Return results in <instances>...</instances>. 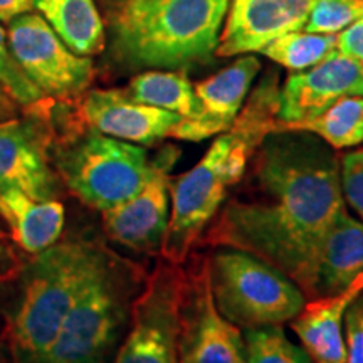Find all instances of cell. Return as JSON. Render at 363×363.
<instances>
[{
  "label": "cell",
  "mask_w": 363,
  "mask_h": 363,
  "mask_svg": "<svg viewBox=\"0 0 363 363\" xmlns=\"http://www.w3.org/2000/svg\"><path fill=\"white\" fill-rule=\"evenodd\" d=\"M254 195L220 207L211 246L252 254L310 293L321 244L345 207L340 162L305 131H274L252 157Z\"/></svg>",
  "instance_id": "obj_1"
},
{
  "label": "cell",
  "mask_w": 363,
  "mask_h": 363,
  "mask_svg": "<svg viewBox=\"0 0 363 363\" xmlns=\"http://www.w3.org/2000/svg\"><path fill=\"white\" fill-rule=\"evenodd\" d=\"M278 76L254 89L234 125L217 135L192 169L170 180V219L162 242L163 259L182 264L224 206L229 190L246 175L249 162L279 125Z\"/></svg>",
  "instance_id": "obj_2"
},
{
  "label": "cell",
  "mask_w": 363,
  "mask_h": 363,
  "mask_svg": "<svg viewBox=\"0 0 363 363\" xmlns=\"http://www.w3.org/2000/svg\"><path fill=\"white\" fill-rule=\"evenodd\" d=\"M106 251L83 238L61 239L22 267L17 303L7 326L12 363H44L67 313Z\"/></svg>",
  "instance_id": "obj_3"
},
{
  "label": "cell",
  "mask_w": 363,
  "mask_h": 363,
  "mask_svg": "<svg viewBox=\"0 0 363 363\" xmlns=\"http://www.w3.org/2000/svg\"><path fill=\"white\" fill-rule=\"evenodd\" d=\"M230 0H123L113 17V48L130 67H182L216 52Z\"/></svg>",
  "instance_id": "obj_4"
},
{
  "label": "cell",
  "mask_w": 363,
  "mask_h": 363,
  "mask_svg": "<svg viewBox=\"0 0 363 363\" xmlns=\"http://www.w3.org/2000/svg\"><path fill=\"white\" fill-rule=\"evenodd\" d=\"M143 283L138 267L106 251L44 363H113Z\"/></svg>",
  "instance_id": "obj_5"
},
{
  "label": "cell",
  "mask_w": 363,
  "mask_h": 363,
  "mask_svg": "<svg viewBox=\"0 0 363 363\" xmlns=\"http://www.w3.org/2000/svg\"><path fill=\"white\" fill-rule=\"evenodd\" d=\"M54 170L66 189L94 211L104 212L142 190L153 162L140 145L86 128L54 140Z\"/></svg>",
  "instance_id": "obj_6"
},
{
  "label": "cell",
  "mask_w": 363,
  "mask_h": 363,
  "mask_svg": "<svg viewBox=\"0 0 363 363\" xmlns=\"http://www.w3.org/2000/svg\"><path fill=\"white\" fill-rule=\"evenodd\" d=\"M207 267L216 308L238 328L281 326L305 306L301 289L252 254L222 247L207 257Z\"/></svg>",
  "instance_id": "obj_7"
},
{
  "label": "cell",
  "mask_w": 363,
  "mask_h": 363,
  "mask_svg": "<svg viewBox=\"0 0 363 363\" xmlns=\"http://www.w3.org/2000/svg\"><path fill=\"white\" fill-rule=\"evenodd\" d=\"M185 272L158 262L136 296L128 330L113 363H180V306Z\"/></svg>",
  "instance_id": "obj_8"
},
{
  "label": "cell",
  "mask_w": 363,
  "mask_h": 363,
  "mask_svg": "<svg viewBox=\"0 0 363 363\" xmlns=\"http://www.w3.org/2000/svg\"><path fill=\"white\" fill-rule=\"evenodd\" d=\"M7 40L17 65L45 98L67 101L88 91L93 61L72 52L39 13L27 12L9 22Z\"/></svg>",
  "instance_id": "obj_9"
},
{
  "label": "cell",
  "mask_w": 363,
  "mask_h": 363,
  "mask_svg": "<svg viewBox=\"0 0 363 363\" xmlns=\"http://www.w3.org/2000/svg\"><path fill=\"white\" fill-rule=\"evenodd\" d=\"M54 140L45 101L0 121V187L16 185L35 197H57L61 180L52 165Z\"/></svg>",
  "instance_id": "obj_10"
},
{
  "label": "cell",
  "mask_w": 363,
  "mask_h": 363,
  "mask_svg": "<svg viewBox=\"0 0 363 363\" xmlns=\"http://www.w3.org/2000/svg\"><path fill=\"white\" fill-rule=\"evenodd\" d=\"M179 352L182 363H246L242 335L216 308L207 257L194 274H185Z\"/></svg>",
  "instance_id": "obj_11"
},
{
  "label": "cell",
  "mask_w": 363,
  "mask_h": 363,
  "mask_svg": "<svg viewBox=\"0 0 363 363\" xmlns=\"http://www.w3.org/2000/svg\"><path fill=\"white\" fill-rule=\"evenodd\" d=\"M179 150L163 148L152 158L153 169L142 190L120 206L101 212L103 229L113 242L140 254L162 249L170 219V170Z\"/></svg>",
  "instance_id": "obj_12"
},
{
  "label": "cell",
  "mask_w": 363,
  "mask_h": 363,
  "mask_svg": "<svg viewBox=\"0 0 363 363\" xmlns=\"http://www.w3.org/2000/svg\"><path fill=\"white\" fill-rule=\"evenodd\" d=\"M345 96H363V66L335 51L320 65L288 76L279 89L276 131L311 120Z\"/></svg>",
  "instance_id": "obj_13"
},
{
  "label": "cell",
  "mask_w": 363,
  "mask_h": 363,
  "mask_svg": "<svg viewBox=\"0 0 363 363\" xmlns=\"http://www.w3.org/2000/svg\"><path fill=\"white\" fill-rule=\"evenodd\" d=\"M261 69L259 59L252 54L239 57L225 69L194 86L197 113L180 120L172 138L184 142H203L224 133L234 125L246 101L252 81Z\"/></svg>",
  "instance_id": "obj_14"
},
{
  "label": "cell",
  "mask_w": 363,
  "mask_h": 363,
  "mask_svg": "<svg viewBox=\"0 0 363 363\" xmlns=\"http://www.w3.org/2000/svg\"><path fill=\"white\" fill-rule=\"evenodd\" d=\"M81 123L123 142L152 147L180 121L175 113L131 99L125 89H91L79 103Z\"/></svg>",
  "instance_id": "obj_15"
},
{
  "label": "cell",
  "mask_w": 363,
  "mask_h": 363,
  "mask_svg": "<svg viewBox=\"0 0 363 363\" xmlns=\"http://www.w3.org/2000/svg\"><path fill=\"white\" fill-rule=\"evenodd\" d=\"M311 0H249L238 16L227 17L216 54L220 57L261 52L279 35L301 30Z\"/></svg>",
  "instance_id": "obj_16"
},
{
  "label": "cell",
  "mask_w": 363,
  "mask_h": 363,
  "mask_svg": "<svg viewBox=\"0 0 363 363\" xmlns=\"http://www.w3.org/2000/svg\"><path fill=\"white\" fill-rule=\"evenodd\" d=\"M0 219L13 242L35 256L61 240L66 211L57 197H35L16 185H6L0 187Z\"/></svg>",
  "instance_id": "obj_17"
},
{
  "label": "cell",
  "mask_w": 363,
  "mask_h": 363,
  "mask_svg": "<svg viewBox=\"0 0 363 363\" xmlns=\"http://www.w3.org/2000/svg\"><path fill=\"white\" fill-rule=\"evenodd\" d=\"M363 293V274L347 289L335 296L316 298L305 303L303 310L291 320L303 350L315 363H347L343 337V320L347 308Z\"/></svg>",
  "instance_id": "obj_18"
},
{
  "label": "cell",
  "mask_w": 363,
  "mask_h": 363,
  "mask_svg": "<svg viewBox=\"0 0 363 363\" xmlns=\"http://www.w3.org/2000/svg\"><path fill=\"white\" fill-rule=\"evenodd\" d=\"M363 274V222L345 207L326 233L318 256L308 298H326L345 289Z\"/></svg>",
  "instance_id": "obj_19"
},
{
  "label": "cell",
  "mask_w": 363,
  "mask_h": 363,
  "mask_svg": "<svg viewBox=\"0 0 363 363\" xmlns=\"http://www.w3.org/2000/svg\"><path fill=\"white\" fill-rule=\"evenodd\" d=\"M34 9L74 54L103 51L106 35L94 0H34Z\"/></svg>",
  "instance_id": "obj_20"
},
{
  "label": "cell",
  "mask_w": 363,
  "mask_h": 363,
  "mask_svg": "<svg viewBox=\"0 0 363 363\" xmlns=\"http://www.w3.org/2000/svg\"><path fill=\"white\" fill-rule=\"evenodd\" d=\"M126 94L135 101L175 113L180 120L197 113L194 86L182 71H147L130 81Z\"/></svg>",
  "instance_id": "obj_21"
},
{
  "label": "cell",
  "mask_w": 363,
  "mask_h": 363,
  "mask_svg": "<svg viewBox=\"0 0 363 363\" xmlns=\"http://www.w3.org/2000/svg\"><path fill=\"white\" fill-rule=\"evenodd\" d=\"M281 131H305L335 150L358 147L363 143V96H345L311 120Z\"/></svg>",
  "instance_id": "obj_22"
},
{
  "label": "cell",
  "mask_w": 363,
  "mask_h": 363,
  "mask_svg": "<svg viewBox=\"0 0 363 363\" xmlns=\"http://www.w3.org/2000/svg\"><path fill=\"white\" fill-rule=\"evenodd\" d=\"M335 51H337V35L293 30L279 35L261 52L276 65L299 72L320 65Z\"/></svg>",
  "instance_id": "obj_23"
},
{
  "label": "cell",
  "mask_w": 363,
  "mask_h": 363,
  "mask_svg": "<svg viewBox=\"0 0 363 363\" xmlns=\"http://www.w3.org/2000/svg\"><path fill=\"white\" fill-rule=\"evenodd\" d=\"M246 363H313L281 326L246 330Z\"/></svg>",
  "instance_id": "obj_24"
},
{
  "label": "cell",
  "mask_w": 363,
  "mask_h": 363,
  "mask_svg": "<svg viewBox=\"0 0 363 363\" xmlns=\"http://www.w3.org/2000/svg\"><path fill=\"white\" fill-rule=\"evenodd\" d=\"M363 16V0H311L305 33L337 35Z\"/></svg>",
  "instance_id": "obj_25"
},
{
  "label": "cell",
  "mask_w": 363,
  "mask_h": 363,
  "mask_svg": "<svg viewBox=\"0 0 363 363\" xmlns=\"http://www.w3.org/2000/svg\"><path fill=\"white\" fill-rule=\"evenodd\" d=\"M0 84L24 110L48 99L43 91L27 78L26 72L17 65L16 57L9 48L7 33L2 26H0Z\"/></svg>",
  "instance_id": "obj_26"
},
{
  "label": "cell",
  "mask_w": 363,
  "mask_h": 363,
  "mask_svg": "<svg viewBox=\"0 0 363 363\" xmlns=\"http://www.w3.org/2000/svg\"><path fill=\"white\" fill-rule=\"evenodd\" d=\"M340 179L345 203H348L363 222V148L345 153L342 157Z\"/></svg>",
  "instance_id": "obj_27"
},
{
  "label": "cell",
  "mask_w": 363,
  "mask_h": 363,
  "mask_svg": "<svg viewBox=\"0 0 363 363\" xmlns=\"http://www.w3.org/2000/svg\"><path fill=\"white\" fill-rule=\"evenodd\" d=\"M343 321L347 363H363V293L347 308Z\"/></svg>",
  "instance_id": "obj_28"
},
{
  "label": "cell",
  "mask_w": 363,
  "mask_h": 363,
  "mask_svg": "<svg viewBox=\"0 0 363 363\" xmlns=\"http://www.w3.org/2000/svg\"><path fill=\"white\" fill-rule=\"evenodd\" d=\"M337 51L363 66V16L337 34Z\"/></svg>",
  "instance_id": "obj_29"
},
{
  "label": "cell",
  "mask_w": 363,
  "mask_h": 363,
  "mask_svg": "<svg viewBox=\"0 0 363 363\" xmlns=\"http://www.w3.org/2000/svg\"><path fill=\"white\" fill-rule=\"evenodd\" d=\"M22 262L13 252L11 244L7 242L4 234H0V281L12 279L17 272H21Z\"/></svg>",
  "instance_id": "obj_30"
},
{
  "label": "cell",
  "mask_w": 363,
  "mask_h": 363,
  "mask_svg": "<svg viewBox=\"0 0 363 363\" xmlns=\"http://www.w3.org/2000/svg\"><path fill=\"white\" fill-rule=\"evenodd\" d=\"M34 11V0H0V22H12L22 13Z\"/></svg>",
  "instance_id": "obj_31"
},
{
  "label": "cell",
  "mask_w": 363,
  "mask_h": 363,
  "mask_svg": "<svg viewBox=\"0 0 363 363\" xmlns=\"http://www.w3.org/2000/svg\"><path fill=\"white\" fill-rule=\"evenodd\" d=\"M22 106L13 99L7 89L0 84V121H7L11 118L21 115Z\"/></svg>",
  "instance_id": "obj_32"
},
{
  "label": "cell",
  "mask_w": 363,
  "mask_h": 363,
  "mask_svg": "<svg viewBox=\"0 0 363 363\" xmlns=\"http://www.w3.org/2000/svg\"><path fill=\"white\" fill-rule=\"evenodd\" d=\"M249 0H233V4H230V11H229V17H234L238 16V13L242 11L244 7L247 6Z\"/></svg>",
  "instance_id": "obj_33"
},
{
  "label": "cell",
  "mask_w": 363,
  "mask_h": 363,
  "mask_svg": "<svg viewBox=\"0 0 363 363\" xmlns=\"http://www.w3.org/2000/svg\"><path fill=\"white\" fill-rule=\"evenodd\" d=\"M0 363H7L6 348H4V345H2V343H0Z\"/></svg>",
  "instance_id": "obj_34"
},
{
  "label": "cell",
  "mask_w": 363,
  "mask_h": 363,
  "mask_svg": "<svg viewBox=\"0 0 363 363\" xmlns=\"http://www.w3.org/2000/svg\"><path fill=\"white\" fill-rule=\"evenodd\" d=\"M0 234H4V233H2V229H0Z\"/></svg>",
  "instance_id": "obj_35"
},
{
  "label": "cell",
  "mask_w": 363,
  "mask_h": 363,
  "mask_svg": "<svg viewBox=\"0 0 363 363\" xmlns=\"http://www.w3.org/2000/svg\"><path fill=\"white\" fill-rule=\"evenodd\" d=\"M180 363H182V362H180Z\"/></svg>",
  "instance_id": "obj_36"
}]
</instances>
